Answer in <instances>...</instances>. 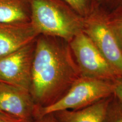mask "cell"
Returning <instances> with one entry per match:
<instances>
[{
    "mask_svg": "<svg viewBox=\"0 0 122 122\" xmlns=\"http://www.w3.org/2000/svg\"><path fill=\"white\" fill-rule=\"evenodd\" d=\"M81 76L69 42L56 36H37L30 92L39 110L59 100Z\"/></svg>",
    "mask_w": 122,
    "mask_h": 122,
    "instance_id": "cell-1",
    "label": "cell"
},
{
    "mask_svg": "<svg viewBox=\"0 0 122 122\" xmlns=\"http://www.w3.org/2000/svg\"><path fill=\"white\" fill-rule=\"evenodd\" d=\"M30 22L39 35L70 42L83 31L84 18L64 0H30Z\"/></svg>",
    "mask_w": 122,
    "mask_h": 122,
    "instance_id": "cell-2",
    "label": "cell"
},
{
    "mask_svg": "<svg viewBox=\"0 0 122 122\" xmlns=\"http://www.w3.org/2000/svg\"><path fill=\"white\" fill-rule=\"evenodd\" d=\"M114 81L81 76L57 102L40 109L39 117L65 110L89 106L114 94Z\"/></svg>",
    "mask_w": 122,
    "mask_h": 122,
    "instance_id": "cell-3",
    "label": "cell"
},
{
    "mask_svg": "<svg viewBox=\"0 0 122 122\" xmlns=\"http://www.w3.org/2000/svg\"><path fill=\"white\" fill-rule=\"evenodd\" d=\"M69 43L81 76L111 81L120 76L83 31Z\"/></svg>",
    "mask_w": 122,
    "mask_h": 122,
    "instance_id": "cell-4",
    "label": "cell"
},
{
    "mask_svg": "<svg viewBox=\"0 0 122 122\" xmlns=\"http://www.w3.org/2000/svg\"><path fill=\"white\" fill-rule=\"evenodd\" d=\"M106 11L97 6L84 18L83 31L93 42L111 66L122 76V51L107 24Z\"/></svg>",
    "mask_w": 122,
    "mask_h": 122,
    "instance_id": "cell-5",
    "label": "cell"
},
{
    "mask_svg": "<svg viewBox=\"0 0 122 122\" xmlns=\"http://www.w3.org/2000/svg\"><path fill=\"white\" fill-rule=\"evenodd\" d=\"M36 40L0 57V81L30 91Z\"/></svg>",
    "mask_w": 122,
    "mask_h": 122,
    "instance_id": "cell-6",
    "label": "cell"
},
{
    "mask_svg": "<svg viewBox=\"0 0 122 122\" xmlns=\"http://www.w3.org/2000/svg\"><path fill=\"white\" fill-rule=\"evenodd\" d=\"M0 110L24 122H32L39 112L30 91L1 81Z\"/></svg>",
    "mask_w": 122,
    "mask_h": 122,
    "instance_id": "cell-7",
    "label": "cell"
},
{
    "mask_svg": "<svg viewBox=\"0 0 122 122\" xmlns=\"http://www.w3.org/2000/svg\"><path fill=\"white\" fill-rule=\"evenodd\" d=\"M39 35L30 22L18 23H0V57L33 41Z\"/></svg>",
    "mask_w": 122,
    "mask_h": 122,
    "instance_id": "cell-8",
    "label": "cell"
},
{
    "mask_svg": "<svg viewBox=\"0 0 122 122\" xmlns=\"http://www.w3.org/2000/svg\"><path fill=\"white\" fill-rule=\"evenodd\" d=\"M111 96L83 109L65 110L53 114L58 122H103Z\"/></svg>",
    "mask_w": 122,
    "mask_h": 122,
    "instance_id": "cell-9",
    "label": "cell"
},
{
    "mask_svg": "<svg viewBox=\"0 0 122 122\" xmlns=\"http://www.w3.org/2000/svg\"><path fill=\"white\" fill-rule=\"evenodd\" d=\"M30 22V0H0V23Z\"/></svg>",
    "mask_w": 122,
    "mask_h": 122,
    "instance_id": "cell-10",
    "label": "cell"
},
{
    "mask_svg": "<svg viewBox=\"0 0 122 122\" xmlns=\"http://www.w3.org/2000/svg\"><path fill=\"white\" fill-rule=\"evenodd\" d=\"M106 19L107 24L122 51V5L106 12Z\"/></svg>",
    "mask_w": 122,
    "mask_h": 122,
    "instance_id": "cell-11",
    "label": "cell"
},
{
    "mask_svg": "<svg viewBox=\"0 0 122 122\" xmlns=\"http://www.w3.org/2000/svg\"><path fill=\"white\" fill-rule=\"evenodd\" d=\"M103 122H122V102L114 94L107 106Z\"/></svg>",
    "mask_w": 122,
    "mask_h": 122,
    "instance_id": "cell-12",
    "label": "cell"
},
{
    "mask_svg": "<svg viewBox=\"0 0 122 122\" xmlns=\"http://www.w3.org/2000/svg\"><path fill=\"white\" fill-rule=\"evenodd\" d=\"M83 18L93 13L97 6V0H64Z\"/></svg>",
    "mask_w": 122,
    "mask_h": 122,
    "instance_id": "cell-13",
    "label": "cell"
},
{
    "mask_svg": "<svg viewBox=\"0 0 122 122\" xmlns=\"http://www.w3.org/2000/svg\"><path fill=\"white\" fill-rule=\"evenodd\" d=\"M98 7L109 12L122 5V0H97Z\"/></svg>",
    "mask_w": 122,
    "mask_h": 122,
    "instance_id": "cell-14",
    "label": "cell"
},
{
    "mask_svg": "<svg viewBox=\"0 0 122 122\" xmlns=\"http://www.w3.org/2000/svg\"><path fill=\"white\" fill-rule=\"evenodd\" d=\"M114 92L116 97L122 102V76H120L114 81Z\"/></svg>",
    "mask_w": 122,
    "mask_h": 122,
    "instance_id": "cell-15",
    "label": "cell"
},
{
    "mask_svg": "<svg viewBox=\"0 0 122 122\" xmlns=\"http://www.w3.org/2000/svg\"><path fill=\"white\" fill-rule=\"evenodd\" d=\"M31 122H58L53 113H48L37 117Z\"/></svg>",
    "mask_w": 122,
    "mask_h": 122,
    "instance_id": "cell-16",
    "label": "cell"
},
{
    "mask_svg": "<svg viewBox=\"0 0 122 122\" xmlns=\"http://www.w3.org/2000/svg\"><path fill=\"white\" fill-rule=\"evenodd\" d=\"M0 122H24L9 115L0 110Z\"/></svg>",
    "mask_w": 122,
    "mask_h": 122,
    "instance_id": "cell-17",
    "label": "cell"
}]
</instances>
